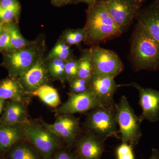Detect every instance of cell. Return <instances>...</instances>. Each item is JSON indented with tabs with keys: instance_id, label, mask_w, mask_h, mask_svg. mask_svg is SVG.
Masks as SVG:
<instances>
[{
	"instance_id": "1",
	"label": "cell",
	"mask_w": 159,
	"mask_h": 159,
	"mask_svg": "<svg viewBox=\"0 0 159 159\" xmlns=\"http://www.w3.org/2000/svg\"><path fill=\"white\" fill-rule=\"evenodd\" d=\"M129 56L135 71L159 69V42L139 22L131 38Z\"/></svg>"
},
{
	"instance_id": "2",
	"label": "cell",
	"mask_w": 159,
	"mask_h": 159,
	"mask_svg": "<svg viewBox=\"0 0 159 159\" xmlns=\"http://www.w3.org/2000/svg\"><path fill=\"white\" fill-rule=\"evenodd\" d=\"M83 29L85 33L84 42L93 45L119 37L123 32L100 0L89 5Z\"/></svg>"
},
{
	"instance_id": "3",
	"label": "cell",
	"mask_w": 159,
	"mask_h": 159,
	"mask_svg": "<svg viewBox=\"0 0 159 159\" xmlns=\"http://www.w3.org/2000/svg\"><path fill=\"white\" fill-rule=\"evenodd\" d=\"M116 119L122 142L133 146L137 145L142 136L140 117L136 115L126 97L122 96L116 104Z\"/></svg>"
},
{
	"instance_id": "4",
	"label": "cell",
	"mask_w": 159,
	"mask_h": 159,
	"mask_svg": "<svg viewBox=\"0 0 159 159\" xmlns=\"http://www.w3.org/2000/svg\"><path fill=\"white\" fill-rule=\"evenodd\" d=\"M84 125L89 132L105 140L109 137L118 136L116 106L100 107L92 110L87 116Z\"/></svg>"
},
{
	"instance_id": "5",
	"label": "cell",
	"mask_w": 159,
	"mask_h": 159,
	"mask_svg": "<svg viewBox=\"0 0 159 159\" xmlns=\"http://www.w3.org/2000/svg\"><path fill=\"white\" fill-rule=\"evenodd\" d=\"M23 125L26 139L37 148L45 159H51L62 147V140L40 123L29 120Z\"/></svg>"
},
{
	"instance_id": "6",
	"label": "cell",
	"mask_w": 159,
	"mask_h": 159,
	"mask_svg": "<svg viewBox=\"0 0 159 159\" xmlns=\"http://www.w3.org/2000/svg\"><path fill=\"white\" fill-rule=\"evenodd\" d=\"M89 50L93 74L115 78L122 73L123 63L115 51L96 45Z\"/></svg>"
},
{
	"instance_id": "7",
	"label": "cell",
	"mask_w": 159,
	"mask_h": 159,
	"mask_svg": "<svg viewBox=\"0 0 159 159\" xmlns=\"http://www.w3.org/2000/svg\"><path fill=\"white\" fill-rule=\"evenodd\" d=\"M122 31L130 25L142 9L139 0H100Z\"/></svg>"
},
{
	"instance_id": "8",
	"label": "cell",
	"mask_w": 159,
	"mask_h": 159,
	"mask_svg": "<svg viewBox=\"0 0 159 159\" xmlns=\"http://www.w3.org/2000/svg\"><path fill=\"white\" fill-rule=\"evenodd\" d=\"M37 48L35 47L7 52L4 55L3 64L9 76L18 78L22 76L36 62Z\"/></svg>"
},
{
	"instance_id": "9",
	"label": "cell",
	"mask_w": 159,
	"mask_h": 159,
	"mask_svg": "<svg viewBox=\"0 0 159 159\" xmlns=\"http://www.w3.org/2000/svg\"><path fill=\"white\" fill-rule=\"evenodd\" d=\"M39 123L65 142L69 147L75 144L80 132L79 119L73 115H59L53 124L43 120H40Z\"/></svg>"
},
{
	"instance_id": "10",
	"label": "cell",
	"mask_w": 159,
	"mask_h": 159,
	"mask_svg": "<svg viewBox=\"0 0 159 159\" xmlns=\"http://www.w3.org/2000/svg\"><path fill=\"white\" fill-rule=\"evenodd\" d=\"M102 107L97 97L90 90L80 94L70 93L66 102L55 109L57 115H73L91 111Z\"/></svg>"
},
{
	"instance_id": "11",
	"label": "cell",
	"mask_w": 159,
	"mask_h": 159,
	"mask_svg": "<svg viewBox=\"0 0 159 159\" xmlns=\"http://www.w3.org/2000/svg\"><path fill=\"white\" fill-rule=\"evenodd\" d=\"M129 85L117 84L113 77L96 74H93L90 80V90L102 106H116L114 96L117 89Z\"/></svg>"
},
{
	"instance_id": "12",
	"label": "cell",
	"mask_w": 159,
	"mask_h": 159,
	"mask_svg": "<svg viewBox=\"0 0 159 159\" xmlns=\"http://www.w3.org/2000/svg\"><path fill=\"white\" fill-rule=\"evenodd\" d=\"M129 84L139 92V103L142 109V113L139 117L142 121H157L159 119V91L142 87L135 83Z\"/></svg>"
},
{
	"instance_id": "13",
	"label": "cell",
	"mask_w": 159,
	"mask_h": 159,
	"mask_svg": "<svg viewBox=\"0 0 159 159\" xmlns=\"http://www.w3.org/2000/svg\"><path fill=\"white\" fill-rule=\"evenodd\" d=\"M104 139L89 132L77 139L75 155L77 159H100L104 149Z\"/></svg>"
},
{
	"instance_id": "14",
	"label": "cell",
	"mask_w": 159,
	"mask_h": 159,
	"mask_svg": "<svg viewBox=\"0 0 159 159\" xmlns=\"http://www.w3.org/2000/svg\"><path fill=\"white\" fill-rule=\"evenodd\" d=\"M26 93H31L46 84L48 80V71L42 61L36 60L31 68L18 78Z\"/></svg>"
},
{
	"instance_id": "15",
	"label": "cell",
	"mask_w": 159,
	"mask_h": 159,
	"mask_svg": "<svg viewBox=\"0 0 159 159\" xmlns=\"http://www.w3.org/2000/svg\"><path fill=\"white\" fill-rule=\"evenodd\" d=\"M26 102L6 101L0 123L9 124H22L29 121Z\"/></svg>"
},
{
	"instance_id": "16",
	"label": "cell",
	"mask_w": 159,
	"mask_h": 159,
	"mask_svg": "<svg viewBox=\"0 0 159 159\" xmlns=\"http://www.w3.org/2000/svg\"><path fill=\"white\" fill-rule=\"evenodd\" d=\"M136 17L138 22L159 42V0L141 9Z\"/></svg>"
},
{
	"instance_id": "17",
	"label": "cell",
	"mask_w": 159,
	"mask_h": 159,
	"mask_svg": "<svg viewBox=\"0 0 159 159\" xmlns=\"http://www.w3.org/2000/svg\"><path fill=\"white\" fill-rule=\"evenodd\" d=\"M26 139L22 124L0 123V152L5 153L12 145Z\"/></svg>"
},
{
	"instance_id": "18",
	"label": "cell",
	"mask_w": 159,
	"mask_h": 159,
	"mask_svg": "<svg viewBox=\"0 0 159 159\" xmlns=\"http://www.w3.org/2000/svg\"><path fill=\"white\" fill-rule=\"evenodd\" d=\"M25 91L20 83L18 79L10 77L0 81V98L5 100L22 101L26 102Z\"/></svg>"
},
{
	"instance_id": "19",
	"label": "cell",
	"mask_w": 159,
	"mask_h": 159,
	"mask_svg": "<svg viewBox=\"0 0 159 159\" xmlns=\"http://www.w3.org/2000/svg\"><path fill=\"white\" fill-rule=\"evenodd\" d=\"M9 159H45L27 139L16 142L5 153Z\"/></svg>"
},
{
	"instance_id": "20",
	"label": "cell",
	"mask_w": 159,
	"mask_h": 159,
	"mask_svg": "<svg viewBox=\"0 0 159 159\" xmlns=\"http://www.w3.org/2000/svg\"><path fill=\"white\" fill-rule=\"evenodd\" d=\"M26 94L38 97L44 103L52 108L58 107L61 102L57 90L46 84L33 92Z\"/></svg>"
},
{
	"instance_id": "21",
	"label": "cell",
	"mask_w": 159,
	"mask_h": 159,
	"mask_svg": "<svg viewBox=\"0 0 159 159\" xmlns=\"http://www.w3.org/2000/svg\"><path fill=\"white\" fill-rule=\"evenodd\" d=\"M78 60L77 77L90 81L93 75L89 49L83 52Z\"/></svg>"
},
{
	"instance_id": "22",
	"label": "cell",
	"mask_w": 159,
	"mask_h": 159,
	"mask_svg": "<svg viewBox=\"0 0 159 159\" xmlns=\"http://www.w3.org/2000/svg\"><path fill=\"white\" fill-rule=\"evenodd\" d=\"M48 58L51 60L57 59L63 61L74 58L72 56L70 46L64 41L59 42L54 46L48 55Z\"/></svg>"
},
{
	"instance_id": "23",
	"label": "cell",
	"mask_w": 159,
	"mask_h": 159,
	"mask_svg": "<svg viewBox=\"0 0 159 159\" xmlns=\"http://www.w3.org/2000/svg\"><path fill=\"white\" fill-rule=\"evenodd\" d=\"M9 29L10 41L14 51L25 48L30 45V43L23 37L16 24L14 23L9 24Z\"/></svg>"
},
{
	"instance_id": "24",
	"label": "cell",
	"mask_w": 159,
	"mask_h": 159,
	"mask_svg": "<svg viewBox=\"0 0 159 159\" xmlns=\"http://www.w3.org/2000/svg\"><path fill=\"white\" fill-rule=\"evenodd\" d=\"M65 63L62 60H51L47 70L51 77L63 81L66 79Z\"/></svg>"
},
{
	"instance_id": "25",
	"label": "cell",
	"mask_w": 159,
	"mask_h": 159,
	"mask_svg": "<svg viewBox=\"0 0 159 159\" xmlns=\"http://www.w3.org/2000/svg\"><path fill=\"white\" fill-rule=\"evenodd\" d=\"M20 7L2 9L0 13V20L4 25L14 23L20 13Z\"/></svg>"
},
{
	"instance_id": "26",
	"label": "cell",
	"mask_w": 159,
	"mask_h": 159,
	"mask_svg": "<svg viewBox=\"0 0 159 159\" xmlns=\"http://www.w3.org/2000/svg\"><path fill=\"white\" fill-rule=\"evenodd\" d=\"M2 51L7 52L14 51L10 41L9 24L4 25L2 31L0 34V51Z\"/></svg>"
},
{
	"instance_id": "27",
	"label": "cell",
	"mask_w": 159,
	"mask_h": 159,
	"mask_svg": "<svg viewBox=\"0 0 159 159\" xmlns=\"http://www.w3.org/2000/svg\"><path fill=\"white\" fill-rule=\"evenodd\" d=\"M70 85L71 93H83L90 90V81L78 77L70 82Z\"/></svg>"
},
{
	"instance_id": "28",
	"label": "cell",
	"mask_w": 159,
	"mask_h": 159,
	"mask_svg": "<svg viewBox=\"0 0 159 159\" xmlns=\"http://www.w3.org/2000/svg\"><path fill=\"white\" fill-rule=\"evenodd\" d=\"M78 60L71 58L66 61L65 63L66 79L69 82L77 77Z\"/></svg>"
},
{
	"instance_id": "29",
	"label": "cell",
	"mask_w": 159,
	"mask_h": 159,
	"mask_svg": "<svg viewBox=\"0 0 159 159\" xmlns=\"http://www.w3.org/2000/svg\"><path fill=\"white\" fill-rule=\"evenodd\" d=\"M116 155V159H135L132 145L125 142L117 147Z\"/></svg>"
},
{
	"instance_id": "30",
	"label": "cell",
	"mask_w": 159,
	"mask_h": 159,
	"mask_svg": "<svg viewBox=\"0 0 159 159\" xmlns=\"http://www.w3.org/2000/svg\"><path fill=\"white\" fill-rule=\"evenodd\" d=\"M51 159H77L74 152L61 147L54 154Z\"/></svg>"
},
{
	"instance_id": "31",
	"label": "cell",
	"mask_w": 159,
	"mask_h": 159,
	"mask_svg": "<svg viewBox=\"0 0 159 159\" xmlns=\"http://www.w3.org/2000/svg\"><path fill=\"white\" fill-rule=\"evenodd\" d=\"M0 4L2 9L20 7L17 0H0Z\"/></svg>"
},
{
	"instance_id": "32",
	"label": "cell",
	"mask_w": 159,
	"mask_h": 159,
	"mask_svg": "<svg viewBox=\"0 0 159 159\" xmlns=\"http://www.w3.org/2000/svg\"><path fill=\"white\" fill-rule=\"evenodd\" d=\"M51 1L53 4L57 6H62L71 3L70 0H51Z\"/></svg>"
},
{
	"instance_id": "33",
	"label": "cell",
	"mask_w": 159,
	"mask_h": 159,
	"mask_svg": "<svg viewBox=\"0 0 159 159\" xmlns=\"http://www.w3.org/2000/svg\"><path fill=\"white\" fill-rule=\"evenodd\" d=\"M97 0H70L71 2L78 3L80 2H84L87 3L89 5L93 4Z\"/></svg>"
},
{
	"instance_id": "34",
	"label": "cell",
	"mask_w": 159,
	"mask_h": 159,
	"mask_svg": "<svg viewBox=\"0 0 159 159\" xmlns=\"http://www.w3.org/2000/svg\"><path fill=\"white\" fill-rule=\"evenodd\" d=\"M6 102V100L0 98V115H1V114L2 113Z\"/></svg>"
},
{
	"instance_id": "35",
	"label": "cell",
	"mask_w": 159,
	"mask_h": 159,
	"mask_svg": "<svg viewBox=\"0 0 159 159\" xmlns=\"http://www.w3.org/2000/svg\"><path fill=\"white\" fill-rule=\"evenodd\" d=\"M149 159H159V157L156 152H153L152 156Z\"/></svg>"
},
{
	"instance_id": "36",
	"label": "cell",
	"mask_w": 159,
	"mask_h": 159,
	"mask_svg": "<svg viewBox=\"0 0 159 159\" xmlns=\"http://www.w3.org/2000/svg\"><path fill=\"white\" fill-rule=\"evenodd\" d=\"M0 159H9L6 157L5 153L0 152Z\"/></svg>"
},
{
	"instance_id": "37",
	"label": "cell",
	"mask_w": 159,
	"mask_h": 159,
	"mask_svg": "<svg viewBox=\"0 0 159 159\" xmlns=\"http://www.w3.org/2000/svg\"><path fill=\"white\" fill-rule=\"evenodd\" d=\"M3 26H4V24L2 22L0 21V34L2 31Z\"/></svg>"
},
{
	"instance_id": "38",
	"label": "cell",
	"mask_w": 159,
	"mask_h": 159,
	"mask_svg": "<svg viewBox=\"0 0 159 159\" xmlns=\"http://www.w3.org/2000/svg\"><path fill=\"white\" fill-rule=\"evenodd\" d=\"M2 10V7H1V4H0V13H1V11Z\"/></svg>"
},
{
	"instance_id": "39",
	"label": "cell",
	"mask_w": 159,
	"mask_h": 159,
	"mask_svg": "<svg viewBox=\"0 0 159 159\" xmlns=\"http://www.w3.org/2000/svg\"><path fill=\"white\" fill-rule=\"evenodd\" d=\"M139 1H141V2L143 3L144 2H145L146 0H139Z\"/></svg>"
}]
</instances>
